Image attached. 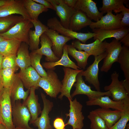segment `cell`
<instances>
[{
  "label": "cell",
  "mask_w": 129,
  "mask_h": 129,
  "mask_svg": "<svg viewBox=\"0 0 129 129\" xmlns=\"http://www.w3.org/2000/svg\"><path fill=\"white\" fill-rule=\"evenodd\" d=\"M64 73V78L61 83L62 86L60 91L61 94L58 98L62 100L64 96H65L71 100L70 94L71 89L76 81V77L77 75L83 70V69L76 70L69 67H64L63 68Z\"/></svg>",
  "instance_id": "obj_11"
},
{
  "label": "cell",
  "mask_w": 129,
  "mask_h": 129,
  "mask_svg": "<svg viewBox=\"0 0 129 129\" xmlns=\"http://www.w3.org/2000/svg\"><path fill=\"white\" fill-rule=\"evenodd\" d=\"M12 117L16 127L32 128L28 124L31 118V114L26 106L22 103L21 100L16 101L12 105Z\"/></svg>",
  "instance_id": "obj_4"
},
{
  "label": "cell",
  "mask_w": 129,
  "mask_h": 129,
  "mask_svg": "<svg viewBox=\"0 0 129 129\" xmlns=\"http://www.w3.org/2000/svg\"><path fill=\"white\" fill-rule=\"evenodd\" d=\"M126 0H102V6L99 10L103 14L113 11L115 13L120 12V11L124 6V4Z\"/></svg>",
  "instance_id": "obj_34"
},
{
  "label": "cell",
  "mask_w": 129,
  "mask_h": 129,
  "mask_svg": "<svg viewBox=\"0 0 129 129\" xmlns=\"http://www.w3.org/2000/svg\"><path fill=\"white\" fill-rule=\"evenodd\" d=\"M123 72L125 80L129 81V48L124 46L119 54L118 62Z\"/></svg>",
  "instance_id": "obj_33"
},
{
  "label": "cell",
  "mask_w": 129,
  "mask_h": 129,
  "mask_svg": "<svg viewBox=\"0 0 129 129\" xmlns=\"http://www.w3.org/2000/svg\"><path fill=\"white\" fill-rule=\"evenodd\" d=\"M16 69H2L0 72V81L4 87H10L14 79Z\"/></svg>",
  "instance_id": "obj_37"
},
{
  "label": "cell",
  "mask_w": 129,
  "mask_h": 129,
  "mask_svg": "<svg viewBox=\"0 0 129 129\" xmlns=\"http://www.w3.org/2000/svg\"><path fill=\"white\" fill-rule=\"evenodd\" d=\"M92 22L91 20L84 13L80 10H75L71 18L69 29L76 32L89 26Z\"/></svg>",
  "instance_id": "obj_26"
},
{
  "label": "cell",
  "mask_w": 129,
  "mask_h": 129,
  "mask_svg": "<svg viewBox=\"0 0 129 129\" xmlns=\"http://www.w3.org/2000/svg\"><path fill=\"white\" fill-rule=\"evenodd\" d=\"M53 5L59 17L60 22L64 27L68 28L70 21L75 10L66 4L63 0H47Z\"/></svg>",
  "instance_id": "obj_12"
},
{
  "label": "cell",
  "mask_w": 129,
  "mask_h": 129,
  "mask_svg": "<svg viewBox=\"0 0 129 129\" xmlns=\"http://www.w3.org/2000/svg\"><path fill=\"white\" fill-rule=\"evenodd\" d=\"M88 106L98 105L103 108H112L122 111L123 108V100L115 101L111 99L108 96H101L93 98L86 102Z\"/></svg>",
  "instance_id": "obj_24"
},
{
  "label": "cell",
  "mask_w": 129,
  "mask_h": 129,
  "mask_svg": "<svg viewBox=\"0 0 129 129\" xmlns=\"http://www.w3.org/2000/svg\"><path fill=\"white\" fill-rule=\"evenodd\" d=\"M123 46L129 47V33L127 34L119 41Z\"/></svg>",
  "instance_id": "obj_44"
},
{
  "label": "cell",
  "mask_w": 129,
  "mask_h": 129,
  "mask_svg": "<svg viewBox=\"0 0 129 129\" xmlns=\"http://www.w3.org/2000/svg\"><path fill=\"white\" fill-rule=\"evenodd\" d=\"M126 129H129V124H127L126 126Z\"/></svg>",
  "instance_id": "obj_54"
},
{
  "label": "cell",
  "mask_w": 129,
  "mask_h": 129,
  "mask_svg": "<svg viewBox=\"0 0 129 129\" xmlns=\"http://www.w3.org/2000/svg\"><path fill=\"white\" fill-rule=\"evenodd\" d=\"M47 26L49 28L56 31L61 35L70 38L72 39H76L84 44L87 40L94 37L95 35L94 32H78L66 28L61 25L60 21L56 17L49 19L47 21Z\"/></svg>",
  "instance_id": "obj_3"
},
{
  "label": "cell",
  "mask_w": 129,
  "mask_h": 129,
  "mask_svg": "<svg viewBox=\"0 0 129 129\" xmlns=\"http://www.w3.org/2000/svg\"><path fill=\"white\" fill-rule=\"evenodd\" d=\"M122 16L121 13L114 15L113 14L112 11H109L98 21L92 22L89 27L92 29L97 28L102 30H112L121 28L120 22Z\"/></svg>",
  "instance_id": "obj_9"
},
{
  "label": "cell",
  "mask_w": 129,
  "mask_h": 129,
  "mask_svg": "<svg viewBox=\"0 0 129 129\" xmlns=\"http://www.w3.org/2000/svg\"><path fill=\"white\" fill-rule=\"evenodd\" d=\"M30 20L24 19L7 32L0 34V36L5 39H13L29 45V33L33 27Z\"/></svg>",
  "instance_id": "obj_1"
},
{
  "label": "cell",
  "mask_w": 129,
  "mask_h": 129,
  "mask_svg": "<svg viewBox=\"0 0 129 129\" xmlns=\"http://www.w3.org/2000/svg\"><path fill=\"white\" fill-rule=\"evenodd\" d=\"M95 33L93 37L94 40H98L101 42L106 39L113 38L116 40L120 41L122 38L129 33V27H123L112 30H102L97 28L92 29Z\"/></svg>",
  "instance_id": "obj_20"
},
{
  "label": "cell",
  "mask_w": 129,
  "mask_h": 129,
  "mask_svg": "<svg viewBox=\"0 0 129 129\" xmlns=\"http://www.w3.org/2000/svg\"><path fill=\"white\" fill-rule=\"evenodd\" d=\"M37 89L32 87L30 89V93L26 100L22 103L27 108L31 116L30 123L32 124L38 117L42 111L40 104L38 102V96L35 93Z\"/></svg>",
  "instance_id": "obj_21"
},
{
  "label": "cell",
  "mask_w": 129,
  "mask_h": 129,
  "mask_svg": "<svg viewBox=\"0 0 129 129\" xmlns=\"http://www.w3.org/2000/svg\"><path fill=\"white\" fill-rule=\"evenodd\" d=\"M80 73L77 75L76 83L73 85L75 87V88L71 95L72 98L75 96L79 94H84L86 95L89 100L101 96H111V93L109 91L102 92L92 90L90 86L85 83L83 79L82 76Z\"/></svg>",
  "instance_id": "obj_10"
},
{
  "label": "cell",
  "mask_w": 129,
  "mask_h": 129,
  "mask_svg": "<svg viewBox=\"0 0 129 129\" xmlns=\"http://www.w3.org/2000/svg\"><path fill=\"white\" fill-rule=\"evenodd\" d=\"M15 14L20 15L25 19H31L24 6L23 0H13L0 7V17Z\"/></svg>",
  "instance_id": "obj_16"
},
{
  "label": "cell",
  "mask_w": 129,
  "mask_h": 129,
  "mask_svg": "<svg viewBox=\"0 0 129 129\" xmlns=\"http://www.w3.org/2000/svg\"><path fill=\"white\" fill-rule=\"evenodd\" d=\"M68 55L67 45L66 44L63 47V54L58 60L54 62H47L43 63L42 66L48 70L54 68L55 66L58 65H62L64 67H69L76 70L81 69L70 59Z\"/></svg>",
  "instance_id": "obj_27"
},
{
  "label": "cell",
  "mask_w": 129,
  "mask_h": 129,
  "mask_svg": "<svg viewBox=\"0 0 129 129\" xmlns=\"http://www.w3.org/2000/svg\"><path fill=\"white\" fill-rule=\"evenodd\" d=\"M105 52L100 55L94 57L92 63L85 70H83L80 73L85 78V81L92 85L97 91H100V85L98 79V65L100 62L106 55Z\"/></svg>",
  "instance_id": "obj_8"
},
{
  "label": "cell",
  "mask_w": 129,
  "mask_h": 129,
  "mask_svg": "<svg viewBox=\"0 0 129 129\" xmlns=\"http://www.w3.org/2000/svg\"><path fill=\"white\" fill-rule=\"evenodd\" d=\"M14 129H27L25 128H21L17 127H15ZM30 129H33L32 128Z\"/></svg>",
  "instance_id": "obj_52"
},
{
  "label": "cell",
  "mask_w": 129,
  "mask_h": 129,
  "mask_svg": "<svg viewBox=\"0 0 129 129\" xmlns=\"http://www.w3.org/2000/svg\"></svg>",
  "instance_id": "obj_55"
},
{
  "label": "cell",
  "mask_w": 129,
  "mask_h": 129,
  "mask_svg": "<svg viewBox=\"0 0 129 129\" xmlns=\"http://www.w3.org/2000/svg\"><path fill=\"white\" fill-rule=\"evenodd\" d=\"M119 73L114 71L111 75V84L104 87V90L110 92L113 100L115 101H122L129 97L121 81L119 80Z\"/></svg>",
  "instance_id": "obj_13"
},
{
  "label": "cell",
  "mask_w": 129,
  "mask_h": 129,
  "mask_svg": "<svg viewBox=\"0 0 129 129\" xmlns=\"http://www.w3.org/2000/svg\"><path fill=\"white\" fill-rule=\"evenodd\" d=\"M40 40V48L31 52L45 56V60L48 62H54L60 59L54 54L52 49V42L45 33L41 35Z\"/></svg>",
  "instance_id": "obj_25"
},
{
  "label": "cell",
  "mask_w": 129,
  "mask_h": 129,
  "mask_svg": "<svg viewBox=\"0 0 129 129\" xmlns=\"http://www.w3.org/2000/svg\"><path fill=\"white\" fill-rule=\"evenodd\" d=\"M87 117L91 122V129H109L104 120L94 110L91 111Z\"/></svg>",
  "instance_id": "obj_39"
},
{
  "label": "cell",
  "mask_w": 129,
  "mask_h": 129,
  "mask_svg": "<svg viewBox=\"0 0 129 129\" xmlns=\"http://www.w3.org/2000/svg\"><path fill=\"white\" fill-rule=\"evenodd\" d=\"M5 39L3 37L0 36V42Z\"/></svg>",
  "instance_id": "obj_53"
},
{
  "label": "cell",
  "mask_w": 129,
  "mask_h": 129,
  "mask_svg": "<svg viewBox=\"0 0 129 129\" xmlns=\"http://www.w3.org/2000/svg\"><path fill=\"white\" fill-rule=\"evenodd\" d=\"M13 0H0V7L10 3Z\"/></svg>",
  "instance_id": "obj_47"
},
{
  "label": "cell",
  "mask_w": 129,
  "mask_h": 129,
  "mask_svg": "<svg viewBox=\"0 0 129 129\" xmlns=\"http://www.w3.org/2000/svg\"><path fill=\"white\" fill-rule=\"evenodd\" d=\"M74 9L84 13L91 20H99L103 14L98 10L96 3L92 0H77Z\"/></svg>",
  "instance_id": "obj_17"
},
{
  "label": "cell",
  "mask_w": 129,
  "mask_h": 129,
  "mask_svg": "<svg viewBox=\"0 0 129 129\" xmlns=\"http://www.w3.org/2000/svg\"><path fill=\"white\" fill-rule=\"evenodd\" d=\"M53 126L55 129H65V124L61 118L57 117L53 122Z\"/></svg>",
  "instance_id": "obj_42"
},
{
  "label": "cell",
  "mask_w": 129,
  "mask_h": 129,
  "mask_svg": "<svg viewBox=\"0 0 129 129\" xmlns=\"http://www.w3.org/2000/svg\"><path fill=\"white\" fill-rule=\"evenodd\" d=\"M3 87V86L0 81V93Z\"/></svg>",
  "instance_id": "obj_51"
},
{
  "label": "cell",
  "mask_w": 129,
  "mask_h": 129,
  "mask_svg": "<svg viewBox=\"0 0 129 129\" xmlns=\"http://www.w3.org/2000/svg\"><path fill=\"white\" fill-rule=\"evenodd\" d=\"M0 123L5 125L3 121V120L2 117L1 112V110L0 105Z\"/></svg>",
  "instance_id": "obj_48"
},
{
  "label": "cell",
  "mask_w": 129,
  "mask_h": 129,
  "mask_svg": "<svg viewBox=\"0 0 129 129\" xmlns=\"http://www.w3.org/2000/svg\"><path fill=\"white\" fill-rule=\"evenodd\" d=\"M30 57L31 66L41 77H46L47 73L40 64L42 55L31 52L29 54Z\"/></svg>",
  "instance_id": "obj_38"
},
{
  "label": "cell",
  "mask_w": 129,
  "mask_h": 129,
  "mask_svg": "<svg viewBox=\"0 0 129 129\" xmlns=\"http://www.w3.org/2000/svg\"><path fill=\"white\" fill-rule=\"evenodd\" d=\"M0 129H8L6 126L0 123Z\"/></svg>",
  "instance_id": "obj_50"
},
{
  "label": "cell",
  "mask_w": 129,
  "mask_h": 129,
  "mask_svg": "<svg viewBox=\"0 0 129 129\" xmlns=\"http://www.w3.org/2000/svg\"><path fill=\"white\" fill-rule=\"evenodd\" d=\"M121 81L126 92L129 95V81L125 79Z\"/></svg>",
  "instance_id": "obj_46"
},
{
  "label": "cell",
  "mask_w": 129,
  "mask_h": 129,
  "mask_svg": "<svg viewBox=\"0 0 129 129\" xmlns=\"http://www.w3.org/2000/svg\"><path fill=\"white\" fill-rule=\"evenodd\" d=\"M10 87H4L0 93V105L4 123L8 129H14L12 120V105Z\"/></svg>",
  "instance_id": "obj_5"
},
{
  "label": "cell",
  "mask_w": 129,
  "mask_h": 129,
  "mask_svg": "<svg viewBox=\"0 0 129 129\" xmlns=\"http://www.w3.org/2000/svg\"><path fill=\"white\" fill-rule=\"evenodd\" d=\"M21 43L15 39H5L0 42V54L3 56L16 55Z\"/></svg>",
  "instance_id": "obj_31"
},
{
  "label": "cell",
  "mask_w": 129,
  "mask_h": 129,
  "mask_svg": "<svg viewBox=\"0 0 129 129\" xmlns=\"http://www.w3.org/2000/svg\"><path fill=\"white\" fill-rule=\"evenodd\" d=\"M67 45L68 54L75 60L79 67L81 69H85L90 55L84 51L77 50L72 44H67Z\"/></svg>",
  "instance_id": "obj_32"
},
{
  "label": "cell",
  "mask_w": 129,
  "mask_h": 129,
  "mask_svg": "<svg viewBox=\"0 0 129 129\" xmlns=\"http://www.w3.org/2000/svg\"><path fill=\"white\" fill-rule=\"evenodd\" d=\"M41 95L43 103V108L40 116L32 124L38 129H53L50 123V118L48 114L53 107V103L47 99L43 93H41Z\"/></svg>",
  "instance_id": "obj_14"
},
{
  "label": "cell",
  "mask_w": 129,
  "mask_h": 129,
  "mask_svg": "<svg viewBox=\"0 0 129 129\" xmlns=\"http://www.w3.org/2000/svg\"><path fill=\"white\" fill-rule=\"evenodd\" d=\"M29 45L22 42L16 54V65L23 70L31 66V59L29 51Z\"/></svg>",
  "instance_id": "obj_28"
},
{
  "label": "cell",
  "mask_w": 129,
  "mask_h": 129,
  "mask_svg": "<svg viewBox=\"0 0 129 129\" xmlns=\"http://www.w3.org/2000/svg\"><path fill=\"white\" fill-rule=\"evenodd\" d=\"M103 120L107 127L110 129L114 125L120 118L121 111L110 108H100L94 110Z\"/></svg>",
  "instance_id": "obj_29"
},
{
  "label": "cell",
  "mask_w": 129,
  "mask_h": 129,
  "mask_svg": "<svg viewBox=\"0 0 129 129\" xmlns=\"http://www.w3.org/2000/svg\"><path fill=\"white\" fill-rule=\"evenodd\" d=\"M122 48V43L115 39L110 42L107 43L105 50L107 54L103 59V63L100 68L101 71L107 72L113 64L118 62Z\"/></svg>",
  "instance_id": "obj_6"
},
{
  "label": "cell",
  "mask_w": 129,
  "mask_h": 129,
  "mask_svg": "<svg viewBox=\"0 0 129 129\" xmlns=\"http://www.w3.org/2000/svg\"><path fill=\"white\" fill-rule=\"evenodd\" d=\"M35 2L40 4L45 7L54 10L52 5L47 0H33Z\"/></svg>",
  "instance_id": "obj_43"
},
{
  "label": "cell",
  "mask_w": 129,
  "mask_h": 129,
  "mask_svg": "<svg viewBox=\"0 0 129 129\" xmlns=\"http://www.w3.org/2000/svg\"><path fill=\"white\" fill-rule=\"evenodd\" d=\"M107 43L106 41L101 42L96 39L92 43L86 44L82 43L76 39L72 42L71 44L78 50H84L90 56L92 55L95 57L105 52Z\"/></svg>",
  "instance_id": "obj_15"
},
{
  "label": "cell",
  "mask_w": 129,
  "mask_h": 129,
  "mask_svg": "<svg viewBox=\"0 0 129 129\" xmlns=\"http://www.w3.org/2000/svg\"><path fill=\"white\" fill-rule=\"evenodd\" d=\"M3 56L0 54V72L2 69V65Z\"/></svg>",
  "instance_id": "obj_49"
},
{
  "label": "cell",
  "mask_w": 129,
  "mask_h": 129,
  "mask_svg": "<svg viewBox=\"0 0 129 129\" xmlns=\"http://www.w3.org/2000/svg\"><path fill=\"white\" fill-rule=\"evenodd\" d=\"M64 3L68 6L72 8H74L77 0H63Z\"/></svg>",
  "instance_id": "obj_45"
},
{
  "label": "cell",
  "mask_w": 129,
  "mask_h": 129,
  "mask_svg": "<svg viewBox=\"0 0 129 129\" xmlns=\"http://www.w3.org/2000/svg\"><path fill=\"white\" fill-rule=\"evenodd\" d=\"M16 55L3 56L2 59V69L8 68L17 69L16 59Z\"/></svg>",
  "instance_id": "obj_40"
},
{
  "label": "cell",
  "mask_w": 129,
  "mask_h": 129,
  "mask_svg": "<svg viewBox=\"0 0 129 129\" xmlns=\"http://www.w3.org/2000/svg\"><path fill=\"white\" fill-rule=\"evenodd\" d=\"M44 33L52 42V49L54 54L57 57L60 59L63 54L64 45L67 42L72 39L60 35L56 31L49 28Z\"/></svg>",
  "instance_id": "obj_18"
},
{
  "label": "cell",
  "mask_w": 129,
  "mask_h": 129,
  "mask_svg": "<svg viewBox=\"0 0 129 129\" xmlns=\"http://www.w3.org/2000/svg\"><path fill=\"white\" fill-rule=\"evenodd\" d=\"M24 19L21 16L13 15L0 17V34L7 32L16 24Z\"/></svg>",
  "instance_id": "obj_36"
},
{
  "label": "cell",
  "mask_w": 129,
  "mask_h": 129,
  "mask_svg": "<svg viewBox=\"0 0 129 129\" xmlns=\"http://www.w3.org/2000/svg\"><path fill=\"white\" fill-rule=\"evenodd\" d=\"M22 82L18 76L17 73L15 76L10 87V96L12 105L18 100L22 99L23 102L27 99L30 93V90L25 91Z\"/></svg>",
  "instance_id": "obj_23"
},
{
  "label": "cell",
  "mask_w": 129,
  "mask_h": 129,
  "mask_svg": "<svg viewBox=\"0 0 129 129\" xmlns=\"http://www.w3.org/2000/svg\"><path fill=\"white\" fill-rule=\"evenodd\" d=\"M35 28V30L31 29L29 33V49L32 52L38 49L41 35L49 28L43 24L38 19L30 20Z\"/></svg>",
  "instance_id": "obj_19"
},
{
  "label": "cell",
  "mask_w": 129,
  "mask_h": 129,
  "mask_svg": "<svg viewBox=\"0 0 129 129\" xmlns=\"http://www.w3.org/2000/svg\"><path fill=\"white\" fill-rule=\"evenodd\" d=\"M55 68L48 69L46 77H41L38 83L39 87L42 88L47 95L56 98L60 92L62 84L54 71Z\"/></svg>",
  "instance_id": "obj_2"
},
{
  "label": "cell",
  "mask_w": 129,
  "mask_h": 129,
  "mask_svg": "<svg viewBox=\"0 0 129 129\" xmlns=\"http://www.w3.org/2000/svg\"><path fill=\"white\" fill-rule=\"evenodd\" d=\"M17 74L24 86L27 89L32 87L37 89L39 87L38 83L41 77L31 66L23 70H20Z\"/></svg>",
  "instance_id": "obj_22"
},
{
  "label": "cell",
  "mask_w": 129,
  "mask_h": 129,
  "mask_svg": "<svg viewBox=\"0 0 129 129\" xmlns=\"http://www.w3.org/2000/svg\"><path fill=\"white\" fill-rule=\"evenodd\" d=\"M24 6L32 20H37L39 15L46 12L48 9L33 0H23Z\"/></svg>",
  "instance_id": "obj_30"
},
{
  "label": "cell",
  "mask_w": 129,
  "mask_h": 129,
  "mask_svg": "<svg viewBox=\"0 0 129 129\" xmlns=\"http://www.w3.org/2000/svg\"><path fill=\"white\" fill-rule=\"evenodd\" d=\"M120 12L123 15L120 22L121 28L129 27V9L124 5L120 10Z\"/></svg>",
  "instance_id": "obj_41"
},
{
  "label": "cell",
  "mask_w": 129,
  "mask_h": 129,
  "mask_svg": "<svg viewBox=\"0 0 129 129\" xmlns=\"http://www.w3.org/2000/svg\"><path fill=\"white\" fill-rule=\"evenodd\" d=\"M124 107L118 121L109 129H125L129 120V97L123 100Z\"/></svg>",
  "instance_id": "obj_35"
},
{
  "label": "cell",
  "mask_w": 129,
  "mask_h": 129,
  "mask_svg": "<svg viewBox=\"0 0 129 129\" xmlns=\"http://www.w3.org/2000/svg\"><path fill=\"white\" fill-rule=\"evenodd\" d=\"M68 99L70 102V109L69 113H66L65 115L67 117L69 116V118L65 125H70L73 129H82L84 119L82 112V105L77 101L76 98L73 101L70 98Z\"/></svg>",
  "instance_id": "obj_7"
}]
</instances>
